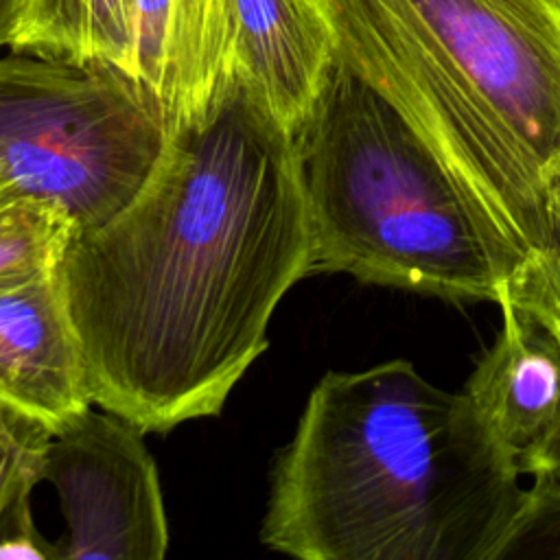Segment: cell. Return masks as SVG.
I'll use <instances>...</instances> for the list:
<instances>
[{
	"label": "cell",
	"instance_id": "6da1fadb",
	"mask_svg": "<svg viewBox=\"0 0 560 560\" xmlns=\"http://www.w3.org/2000/svg\"><path fill=\"white\" fill-rule=\"evenodd\" d=\"M311 273L295 136L236 77L61 260L92 402L142 433L217 416Z\"/></svg>",
	"mask_w": 560,
	"mask_h": 560
},
{
	"label": "cell",
	"instance_id": "7a4b0ae2",
	"mask_svg": "<svg viewBox=\"0 0 560 560\" xmlns=\"http://www.w3.org/2000/svg\"><path fill=\"white\" fill-rule=\"evenodd\" d=\"M518 475L470 398L411 361L328 372L273 462L260 540L302 560H492Z\"/></svg>",
	"mask_w": 560,
	"mask_h": 560
},
{
	"label": "cell",
	"instance_id": "3957f363",
	"mask_svg": "<svg viewBox=\"0 0 560 560\" xmlns=\"http://www.w3.org/2000/svg\"><path fill=\"white\" fill-rule=\"evenodd\" d=\"M335 57L385 94L527 256L560 171V0H313Z\"/></svg>",
	"mask_w": 560,
	"mask_h": 560
},
{
	"label": "cell",
	"instance_id": "277c9868",
	"mask_svg": "<svg viewBox=\"0 0 560 560\" xmlns=\"http://www.w3.org/2000/svg\"><path fill=\"white\" fill-rule=\"evenodd\" d=\"M295 147L311 273L499 304L523 267L527 252L475 201L427 136L337 57Z\"/></svg>",
	"mask_w": 560,
	"mask_h": 560
},
{
	"label": "cell",
	"instance_id": "5b68a950",
	"mask_svg": "<svg viewBox=\"0 0 560 560\" xmlns=\"http://www.w3.org/2000/svg\"><path fill=\"white\" fill-rule=\"evenodd\" d=\"M166 138L158 112L114 70L22 52L0 59V173L77 232L129 203Z\"/></svg>",
	"mask_w": 560,
	"mask_h": 560
},
{
	"label": "cell",
	"instance_id": "8992f818",
	"mask_svg": "<svg viewBox=\"0 0 560 560\" xmlns=\"http://www.w3.org/2000/svg\"><path fill=\"white\" fill-rule=\"evenodd\" d=\"M44 479L55 488L68 532L61 560H160L168 525L155 462L142 431L92 407L52 431Z\"/></svg>",
	"mask_w": 560,
	"mask_h": 560
},
{
	"label": "cell",
	"instance_id": "52a82bcc",
	"mask_svg": "<svg viewBox=\"0 0 560 560\" xmlns=\"http://www.w3.org/2000/svg\"><path fill=\"white\" fill-rule=\"evenodd\" d=\"M230 0H131V85L168 133L206 120L232 88Z\"/></svg>",
	"mask_w": 560,
	"mask_h": 560
},
{
	"label": "cell",
	"instance_id": "ba28073f",
	"mask_svg": "<svg viewBox=\"0 0 560 560\" xmlns=\"http://www.w3.org/2000/svg\"><path fill=\"white\" fill-rule=\"evenodd\" d=\"M0 402L50 431L92 405L61 265L0 280Z\"/></svg>",
	"mask_w": 560,
	"mask_h": 560
},
{
	"label": "cell",
	"instance_id": "9c48e42d",
	"mask_svg": "<svg viewBox=\"0 0 560 560\" xmlns=\"http://www.w3.org/2000/svg\"><path fill=\"white\" fill-rule=\"evenodd\" d=\"M497 306L501 328L464 394L521 470L560 427V339L512 298Z\"/></svg>",
	"mask_w": 560,
	"mask_h": 560
},
{
	"label": "cell",
	"instance_id": "30bf717a",
	"mask_svg": "<svg viewBox=\"0 0 560 560\" xmlns=\"http://www.w3.org/2000/svg\"><path fill=\"white\" fill-rule=\"evenodd\" d=\"M234 74L295 136L332 63L330 28L313 0H230Z\"/></svg>",
	"mask_w": 560,
	"mask_h": 560
},
{
	"label": "cell",
	"instance_id": "8fae6325",
	"mask_svg": "<svg viewBox=\"0 0 560 560\" xmlns=\"http://www.w3.org/2000/svg\"><path fill=\"white\" fill-rule=\"evenodd\" d=\"M9 48L101 66L129 81L131 0H26Z\"/></svg>",
	"mask_w": 560,
	"mask_h": 560
},
{
	"label": "cell",
	"instance_id": "7c38bea8",
	"mask_svg": "<svg viewBox=\"0 0 560 560\" xmlns=\"http://www.w3.org/2000/svg\"><path fill=\"white\" fill-rule=\"evenodd\" d=\"M74 223L0 173V280L59 267Z\"/></svg>",
	"mask_w": 560,
	"mask_h": 560
},
{
	"label": "cell",
	"instance_id": "4fadbf2b",
	"mask_svg": "<svg viewBox=\"0 0 560 560\" xmlns=\"http://www.w3.org/2000/svg\"><path fill=\"white\" fill-rule=\"evenodd\" d=\"M514 302L536 313L560 339V225L547 247L532 252L505 293ZM547 475L560 481V427L547 444L521 468V475Z\"/></svg>",
	"mask_w": 560,
	"mask_h": 560
},
{
	"label": "cell",
	"instance_id": "5bb4252c",
	"mask_svg": "<svg viewBox=\"0 0 560 560\" xmlns=\"http://www.w3.org/2000/svg\"><path fill=\"white\" fill-rule=\"evenodd\" d=\"M560 560V481L536 475L492 560Z\"/></svg>",
	"mask_w": 560,
	"mask_h": 560
},
{
	"label": "cell",
	"instance_id": "9a60e30c",
	"mask_svg": "<svg viewBox=\"0 0 560 560\" xmlns=\"http://www.w3.org/2000/svg\"><path fill=\"white\" fill-rule=\"evenodd\" d=\"M50 435L37 418L0 402V512L20 490H33L44 479Z\"/></svg>",
	"mask_w": 560,
	"mask_h": 560
},
{
	"label": "cell",
	"instance_id": "2e32d148",
	"mask_svg": "<svg viewBox=\"0 0 560 560\" xmlns=\"http://www.w3.org/2000/svg\"><path fill=\"white\" fill-rule=\"evenodd\" d=\"M31 488L20 490L0 512V558H57V545H50L31 516Z\"/></svg>",
	"mask_w": 560,
	"mask_h": 560
},
{
	"label": "cell",
	"instance_id": "e0dca14e",
	"mask_svg": "<svg viewBox=\"0 0 560 560\" xmlns=\"http://www.w3.org/2000/svg\"><path fill=\"white\" fill-rule=\"evenodd\" d=\"M24 2L26 0H0V48L11 44L20 24Z\"/></svg>",
	"mask_w": 560,
	"mask_h": 560
},
{
	"label": "cell",
	"instance_id": "ac0fdd59",
	"mask_svg": "<svg viewBox=\"0 0 560 560\" xmlns=\"http://www.w3.org/2000/svg\"><path fill=\"white\" fill-rule=\"evenodd\" d=\"M551 212H553V223L560 225V171L556 173L551 184Z\"/></svg>",
	"mask_w": 560,
	"mask_h": 560
}]
</instances>
